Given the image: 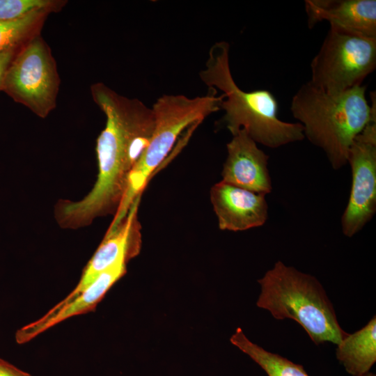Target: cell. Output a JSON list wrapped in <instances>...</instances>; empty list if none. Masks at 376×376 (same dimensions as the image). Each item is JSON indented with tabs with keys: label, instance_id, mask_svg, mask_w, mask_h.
<instances>
[{
	"label": "cell",
	"instance_id": "3",
	"mask_svg": "<svg viewBox=\"0 0 376 376\" xmlns=\"http://www.w3.org/2000/svg\"><path fill=\"white\" fill-rule=\"evenodd\" d=\"M229 44L215 42L210 49L205 67L199 73L201 81L222 92L220 109L224 111L221 122L232 135L244 130L256 143L277 148L304 139L299 123H288L278 116L279 105L268 90H242L231 74Z\"/></svg>",
	"mask_w": 376,
	"mask_h": 376
},
{
	"label": "cell",
	"instance_id": "1",
	"mask_svg": "<svg viewBox=\"0 0 376 376\" xmlns=\"http://www.w3.org/2000/svg\"><path fill=\"white\" fill-rule=\"evenodd\" d=\"M92 97L106 116L96 143L98 174L89 193L79 201L59 199L54 217L59 226L77 229L95 219L115 215L130 174L149 144L155 125L152 107L124 97L103 83L91 86Z\"/></svg>",
	"mask_w": 376,
	"mask_h": 376
},
{
	"label": "cell",
	"instance_id": "10",
	"mask_svg": "<svg viewBox=\"0 0 376 376\" xmlns=\"http://www.w3.org/2000/svg\"><path fill=\"white\" fill-rule=\"evenodd\" d=\"M226 149L222 181L265 195L272 191L269 156L257 146L245 130H240L233 135Z\"/></svg>",
	"mask_w": 376,
	"mask_h": 376
},
{
	"label": "cell",
	"instance_id": "9",
	"mask_svg": "<svg viewBox=\"0 0 376 376\" xmlns=\"http://www.w3.org/2000/svg\"><path fill=\"white\" fill-rule=\"evenodd\" d=\"M141 196L130 206L126 216L113 228H108L101 243L84 267L75 289L55 305L61 307L75 299L104 271L120 260L129 262L139 255L141 248V224L138 210Z\"/></svg>",
	"mask_w": 376,
	"mask_h": 376
},
{
	"label": "cell",
	"instance_id": "20",
	"mask_svg": "<svg viewBox=\"0 0 376 376\" xmlns=\"http://www.w3.org/2000/svg\"><path fill=\"white\" fill-rule=\"evenodd\" d=\"M363 376H376V375L375 374L369 372L368 373H367L366 375H365Z\"/></svg>",
	"mask_w": 376,
	"mask_h": 376
},
{
	"label": "cell",
	"instance_id": "19",
	"mask_svg": "<svg viewBox=\"0 0 376 376\" xmlns=\"http://www.w3.org/2000/svg\"><path fill=\"white\" fill-rule=\"evenodd\" d=\"M0 376H32L9 362L0 359Z\"/></svg>",
	"mask_w": 376,
	"mask_h": 376
},
{
	"label": "cell",
	"instance_id": "12",
	"mask_svg": "<svg viewBox=\"0 0 376 376\" xmlns=\"http://www.w3.org/2000/svg\"><path fill=\"white\" fill-rule=\"evenodd\" d=\"M127 262L120 260L102 272L75 299L61 306H54L36 321L19 329L15 334L18 344L26 343L66 319L95 310L112 285L127 272Z\"/></svg>",
	"mask_w": 376,
	"mask_h": 376
},
{
	"label": "cell",
	"instance_id": "14",
	"mask_svg": "<svg viewBox=\"0 0 376 376\" xmlns=\"http://www.w3.org/2000/svg\"><path fill=\"white\" fill-rule=\"evenodd\" d=\"M336 356L347 373L363 376L376 362V318L353 334H348L337 345Z\"/></svg>",
	"mask_w": 376,
	"mask_h": 376
},
{
	"label": "cell",
	"instance_id": "11",
	"mask_svg": "<svg viewBox=\"0 0 376 376\" xmlns=\"http://www.w3.org/2000/svg\"><path fill=\"white\" fill-rule=\"evenodd\" d=\"M265 196L222 180L215 183L210 197L219 228L236 232L264 225L268 218Z\"/></svg>",
	"mask_w": 376,
	"mask_h": 376
},
{
	"label": "cell",
	"instance_id": "17",
	"mask_svg": "<svg viewBox=\"0 0 376 376\" xmlns=\"http://www.w3.org/2000/svg\"><path fill=\"white\" fill-rule=\"evenodd\" d=\"M59 3L52 0H0V22L16 20L39 10L53 11Z\"/></svg>",
	"mask_w": 376,
	"mask_h": 376
},
{
	"label": "cell",
	"instance_id": "6",
	"mask_svg": "<svg viewBox=\"0 0 376 376\" xmlns=\"http://www.w3.org/2000/svg\"><path fill=\"white\" fill-rule=\"evenodd\" d=\"M315 87L331 94L362 84L376 68V38L329 28L311 62Z\"/></svg>",
	"mask_w": 376,
	"mask_h": 376
},
{
	"label": "cell",
	"instance_id": "7",
	"mask_svg": "<svg viewBox=\"0 0 376 376\" xmlns=\"http://www.w3.org/2000/svg\"><path fill=\"white\" fill-rule=\"evenodd\" d=\"M59 85L51 49L36 33L17 52L6 72L1 91L44 118L56 107Z\"/></svg>",
	"mask_w": 376,
	"mask_h": 376
},
{
	"label": "cell",
	"instance_id": "13",
	"mask_svg": "<svg viewBox=\"0 0 376 376\" xmlns=\"http://www.w3.org/2000/svg\"><path fill=\"white\" fill-rule=\"evenodd\" d=\"M308 26L327 21L350 33L376 38L375 0H306Z\"/></svg>",
	"mask_w": 376,
	"mask_h": 376
},
{
	"label": "cell",
	"instance_id": "5",
	"mask_svg": "<svg viewBox=\"0 0 376 376\" xmlns=\"http://www.w3.org/2000/svg\"><path fill=\"white\" fill-rule=\"evenodd\" d=\"M223 94L209 88L208 93L194 98L184 95H163L153 104L155 129L148 146L131 171L127 189L110 227L116 226L127 214L134 200L142 195L151 176L169 156L184 130L200 124L220 110Z\"/></svg>",
	"mask_w": 376,
	"mask_h": 376
},
{
	"label": "cell",
	"instance_id": "15",
	"mask_svg": "<svg viewBox=\"0 0 376 376\" xmlns=\"http://www.w3.org/2000/svg\"><path fill=\"white\" fill-rule=\"evenodd\" d=\"M230 340L256 362L267 376H309L302 366L269 352L251 341L240 327L236 329Z\"/></svg>",
	"mask_w": 376,
	"mask_h": 376
},
{
	"label": "cell",
	"instance_id": "2",
	"mask_svg": "<svg viewBox=\"0 0 376 376\" xmlns=\"http://www.w3.org/2000/svg\"><path fill=\"white\" fill-rule=\"evenodd\" d=\"M366 90L361 84L331 94L308 81L292 98L290 109L302 125L304 138L323 150L334 169L347 164L354 139L376 116L375 93H370L369 104Z\"/></svg>",
	"mask_w": 376,
	"mask_h": 376
},
{
	"label": "cell",
	"instance_id": "16",
	"mask_svg": "<svg viewBox=\"0 0 376 376\" xmlns=\"http://www.w3.org/2000/svg\"><path fill=\"white\" fill-rule=\"evenodd\" d=\"M49 12L52 10H39L16 20L0 22V52L22 45L36 34Z\"/></svg>",
	"mask_w": 376,
	"mask_h": 376
},
{
	"label": "cell",
	"instance_id": "18",
	"mask_svg": "<svg viewBox=\"0 0 376 376\" xmlns=\"http://www.w3.org/2000/svg\"><path fill=\"white\" fill-rule=\"evenodd\" d=\"M21 46L13 47L0 52V91L6 72Z\"/></svg>",
	"mask_w": 376,
	"mask_h": 376
},
{
	"label": "cell",
	"instance_id": "8",
	"mask_svg": "<svg viewBox=\"0 0 376 376\" xmlns=\"http://www.w3.org/2000/svg\"><path fill=\"white\" fill-rule=\"evenodd\" d=\"M347 163L352 171V185L341 228L345 236L352 237L376 212V116L354 139Z\"/></svg>",
	"mask_w": 376,
	"mask_h": 376
},
{
	"label": "cell",
	"instance_id": "4",
	"mask_svg": "<svg viewBox=\"0 0 376 376\" xmlns=\"http://www.w3.org/2000/svg\"><path fill=\"white\" fill-rule=\"evenodd\" d=\"M258 282L260 292L257 306L269 311L275 319L295 320L316 345L325 343L337 345L347 334L315 276L279 260Z\"/></svg>",
	"mask_w": 376,
	"mask_h": 376
}]
</instances>
